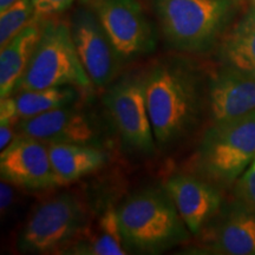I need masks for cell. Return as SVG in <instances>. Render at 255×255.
<instances>
[{"label": "cell", "instance_id": "obj_7", "mask_svg": "<svg viewBox=\"0 0 255 255\" xmlns=\"http://www.w3.org/2000/svg\"><path fill=\"white\" fill-rule=\"evenodd\" d=\"M103 104L128 150L146 156L154 154L157 143L146 109L143 75H127L111 83L103 96Z\"/></svg>", "mask_w": 255, "mask_h": 255}, {"label": "cell", "instance_id": "obj_2", "mask_svg": "<svg viewBox=\"0 0 255 255\" xmlns=\"http://www.w3.org/2000/svg\"><path fill=\"white\" fill-rule=\"evenodd\" d=\"M117 215L128 252L158 254L189 238L190 232L165 189L136 191L117 207Z\"/></svg>", "mask_w": 255, "mask_h": 255}, {"label": "cell", "instance_id": "obj_3", "mask_svg": "<svg viewBox=\"0 0 255 255\" xmlns=\"http://www.w3.org/2000/svg\"><path fill=\"white\" fill-rule=\"evenodd\" d=\"M237 0H154L164 39L184 53H206L221 37Z\"/></svg>", "mask_w": 255, "mask_h": 255}, {"label": "cell", "instance_id": "obj_18", "mask_svg": "<svg viewBox=\"0 0 255 255\" xmlns=\"http://www.w3.org/2000/svg\"><path fill=\"white\" fill-rule=\"evenodd\" d=\"M68 254L82 255H124L128 253L121 235L117 208L105 207L95 229L75 246L66 248Z\"/></svg>", "mask_w": 255, "mask_h": 255}, {"label": "cell", "instance_id": "obj_14", "mask_svg": "<svg viewBox=\"0 0 255 255\" xmlns=\"http://www.w3.org/2000/svg\"><path fill=\"white\" fill-rule=\"evenodd\" d=\"M207 102L212 123L255 111V75L222 65L209 79Z\"/></svg>", "mask_w": 255, "mask_h": 255}, {"label": "cell", "instance_id": "obj_8", "mask_svg": "<svg viewBox=\"0 0 255 255\" xmlns=\"http://www.w3.org/2000/svg\"><path fill=\"white\" fill-rule=\"evenodd\" d=\"M107 32L122 62L154 51V28L138 0H84Z\"/></svg>", "mask_w": 255, "mask_h": 255}, {"label": "cell", "instance_id": "obj_22", "mask_svg": "<svg viewBox=\"0 0 255 255\" xmlns=\"http://www.w3.org/2000/svg\"><path fill=\"white\" fill-rule=\"evenodd\" d=\"M234 197L255 213V159L234 183Z\"/></svg>", "mask_w": 255, "mask_h": 255}, {"label": "cell", "instance_id": "obj_19", "mask_svg": "<svg viewBox=\"0 0 255 255\" xmlns=\"http://www.w3.org/2000/svg\"><path fill=\"white\" fill-rule=\"evenodd\" d=\"M77 90V88L71 85H64L40 90L14 91L11 96L14 101L18 119L20 121L75 104L78 98Z\"/></svg>", "mask_w": 255, "mask_h": 255}, {"label": "cell", "instance_id": "obj_15", "mask_svg": "<svg viewBox=\"0 0 255 255\" xmlns=\"http://www.w3.org/2000/svg\"><path fill=\"white\" fill-rule=\"evenodd\" d=\"M44 19L34 17L0 52V96L1 100L13 94L23 77L34 47L43 31Z\"/></svg>", "mask_w": 255, "mask_h": 255}, {"label": "cell", "instance_id": "obj_16", "mask_svg": "<svg viewBox=\"0 0 255 255\" xmlns=\"http://www.w3.org/2000/svg\"><path fill=\"white\" fill-rule=\"evenodd\" d=\"M51 162L60 186L79 180L103 167L107 154L97 146L75 143H47Z\"/></svg>", "mask_w": 255, "mask_h": 255}, {"label": "cell", "instance_id": "obj_13", "mask_svg": "<svg viewBox=\"0 0 255 255\" xmlns=\"http://www.w3.org/2000/svg\"><path fill=\"white\" fill-rule=\"evenodd\" d=\"M188 231L199 237L221 208L220 188L199 175L176 174L164 184Z\"/></svg>", "mask_w": 255, "mask_h": 255}, {"label": "cell", "instance_id": "obj_4", "mask_svg": "<svg viewBox=\"0 0 255 255\" xmlns=\"http://www.w3.org/2000/svg\"><path fill=\"white\" fill-rule=\"evenodd\" d=\"M255 159V111L212 123L194 157L200 177L218 188L237 182Z\"/></svg>", "mask_w": 255, "mask_h": 255}, {"label": "cell", "instance_id": "obj_26", "mask_svg": "<svg viewBox=\"0 0 255 255\" xmlns=\"http://www.w3.org/2000/svg\"><path fill=\"white\" fill-rule=\"evenodd\" d=\"M251 1H252V2H253V4H254V6H255V0H251Z\"/></svg>", "mask_w": 255, "mask_h": 255}, {"label": "cell", "instance_id": "obj_6", "mask_svg": "<svg viewBox=\"0 0 255 255\" xmlns=\"http://www.w3.org/2000/svg\"><path fill=\"white\" fill-rule=\"evenodd\" d=\"M87 212L82 201L63 193L40 202L19 234L20 253L49 254L65 251L85 229Z\"/></svg>", "mask_w": 255, "mask_h": 255}, {"label": "cell", "instance_id": "obj_24", "mask_svg": "<svg viewBox=\"0 0 255 255\" xmlns=\"http://www.w3.org/2000/svg\"><path fill=\"white\" fill-rule=\"evenodd\" d=\"M12 186H13L12 183L1 180V184H0V208H1L2 215L14 205L15 193L14 188Z\"/></svg>", "mask_w": 255, "mask_h": 255}, {"label": "cell", "instance_id": "obj_21", "mask_svg": "<svg viewBox=\"0 0 255 255\" xmlns=\"http://www.w3.org/2000/svg\"><path fill=\"white\" fill-rule=\"evenodd\" d=\"M19 122L14 101L12 96L1 100L0 103V148L7 146L15 137V126Z\"/></svg>", "mask_w": 255, "mask_h": 255}, {"label": "cell", "instance_id": "obj_20", "mask_svg": "<svg viewBox=\"0 0 255 255\" xmlns=\"http://www.w3.org/2000/svg\"><path fill=\"white\" fill-rule=\"evenodd\" d=\"M34 17L32 0H17L0 11V47H4Z\"/></svg>", "mask_w": 255, "mask_h": 255}, {"label": "cell", "instance_id": "obj_11", "mask_svg": "<svg viewBox=\"0 0 255 255\" xmlns=\"http://www.w3.org/2000/svg\"><path fill=\"white\" fill-rule=\"evenodd\" d=\"M15 132L46 143H75L97 148L101 144V132L95 120L75 104L20 120Z\"/></svg>", "mask_w": 255, "mask_h": 255}, {"label": "cell", "instance_id": "obj_12", "mask_svg": "<svg viewBox=\"0 0 255 255\" xmlns=\"http://www.w3.org/2000/svg\"><path fill=\"white\" fill-rule=\"evenodd\" d=\"M205 250L223 255H255V213L234 199L199 234Z\"/></svg>", "mask_w": 255, "mask_h": 255}, {"label": "cell", "instance_id": "obj_9", "mask_svg": "<svg viewBox=\"0 0 255 255\" xmlns=\"http://www.w3.org/2000/svg\"><path fill=\"white\" fill-rule=\"evenodd\" d=\"M70 27L77 55L92 85H110L119 73L122 59L94 11L90 7L76 9Z\"/></svg>", "mask_w": 255, "mask_h": 255}, {"label": "cell", "instance_id": "obj_25", "mask_svg": "<svg viewBox=\"0 0 255 255\" xmlns=\"http://www.w3.org/2000/svg\"><path fill=\"white\" fill-rule=\"evenodd\" d=\"M15 1H17V0H0V11H2V9H5L6 7H8L9 5H12Z\"/></svg>", "mask_w": 255, "mask_h": 255}, {"label": "cell", "instance_id": "obj_1", "mask_svg": "<svg viewBox=\"0 0 255 255\" xmlns=\"http://www.w3.org/2000/svg\"><path fill=\"white\" fill-rule=\"evenodd\" d=\"M146 109L161 148L183 139L195 128L202 108L200 77L184 60L156 63L143 75Z\"/></svg>", "mask_w": 255, "mask_h": 255}, {"label": "cell", "instance_id": "obj_17", "mask_svg": "<svg viewBox=\"0 0 255 255\" xmlns=\"http://www.w3.org/2000/svg\"><path fill=\"white\" fill-rule=\"evenodd\" d=\"M222 65L255 75V6L229 28L220 46Z\"/></svg>", "mask_w": 255, "mask_h": 255}, {"label": "cell", "instance_id": "obj_23", "mask_svg": "<svg viewBox=\"0 0 255 255\" xmlns=\"http://www.w3.org/2000/svg\"><path fill=\"white\" fill-rule=\"evenodd\" d=\"M75 0H32L34 8V15L45 19L55 15L71 7Z\"/></svg>", "mask_w": 255, "mask_h": 255}, {"label": "cell", "instance_id": "obj_10", "mask_svg": "<svg viewBox=\"0 0 255 255\" xmlns=\"http://www.w3.org/2000/svg\"><path fill=\"white\" fill-rule=\"evenodd\" d=\"M1 180L28 190L60 187L51 162L46 142L34 137L15 135L0 155Z\"/></svg>", "mask_w": 255, "mask_h": 255}, {"label": "cell", "instance_id": "obj_5", "mask_svg": "<svg viewBox=\"0 0 255 255\" xmlns=\"http://www.w3.org/2000/svg\"><path fill=\"white\" fill-rule=\"evenodd\" d=\"M71 85L88 90L92 83L76 51L71 27L57 18H45L30 63L14 91Z\"/></svg>", "mask_w": 255, "mask_h": 255}]
</instances>
